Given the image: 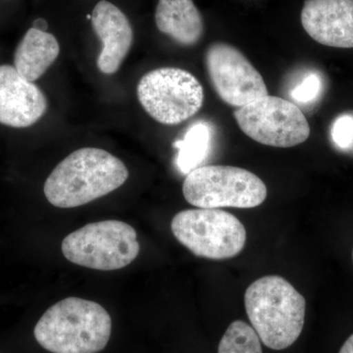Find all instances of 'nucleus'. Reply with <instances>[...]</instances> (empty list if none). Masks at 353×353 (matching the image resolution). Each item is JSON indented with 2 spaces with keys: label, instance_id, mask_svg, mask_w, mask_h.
Here are the masks:
<instances>
[{
  "label": "nucleus",
  "instance_id": "10",
  "mask_svg": "<svg viewBox=\"0 0 353 353\" xmlns=\"http://www.w3.org/2000/svg\"><path fill=\"white\" fill-rule=\"evenodd\" d=\"M41 88L21 75L15 67L0 65V123L12 128L36 124L48 111Z\"/></svg>",
  "mask_w": 353,
  "mask_h": 353
},
{
  "label": "nucleus",
  "instance_id": "16",
  "mask_svg": "<svg viewBox=\"0 0 353 353\" xmlns=\"http://www.w3.org/2000/svg\"><path fill=\"white\" fill-rule=\"evenodd\" d=\"M260 338L248 323L234 321L220 341L218 353H263Z\"/></svg>",
  "mask_w": 353,
  "mask_h": 353
},
{
  "label": "nucleus",
  "instance_id": "1",
  "mask_svg": "<svg viewBox=\"0 0 353 353\" xmlns=\"http://www.w3.org/2000/svg\"><path fill=\"white\" fill-rule=\"evenodd\" d=\"M129 178L126 165L101 148L75 150L44 183V196L55 208H74L105 196Z\"/></svg>",
  "mask_w": 353,
  "mask_h": 353
},
{
  "label": "nucleus",
  "instance_id": "12",
  "mask_svg": "<svg viewBox=\"0 0 353 353\" xmlns=\"http://www.w3.org/2000/svg\"><path fill=\"white\" fill-rule=\"evenodd\" d=\"M92 25L102 43L97 68L105 75L118 72L134 41V32L127 16L111 2L101 0L92 14Z\"/></svg>",
  "mask_w": 353,
  "mask_h": 353
},
{
  "label": "nucleus",
  "instance_id": "13",
  "mask_svg": "<svg viewBox=\"0 0 353 353\" xmlns=\"http://www.w3.org/2000/svg\"><path fill=\"white\" fill-rule=\"evenodd\" d=\"M155 24L181 46H194L204 34L203 18L192 0H159Z\"/></svg>",
  "mask_w": 353,
  "mask_h": 353
},
{
  "label": "nucleus",
  "instance_id": "11",
  "mask_svg": "<svg viewBox=\"0 0 353 353\" xmlns=\"http://www.w3.org/2000/svg\"><path fill=\"white\" fill-rule=\"evenodd\" d=\"M301 20L318 43L353 48V0H305Z\"/></svg>",
  "mask_w": 353,
  "mask_h": 353
},
{
  "label": "nucleus",
  "instance_id": "4",
  "mask_svg": "<svg viewBox=\"0 0 353 353\" xmlns=\"http://www.w3.org/2000/svg\"><path fill=\"white\" fill-rule=\"evenodd\" d=\"M62 253L72 263L94 270L124 268L138 257L139 243L136 230L118 220L90 223L62 241Z\"/></svg>",
  "mask_w": 353,
  "mask_h": 353
},
{
  "label": "nucleus",
  "instance_id": "21",
  "mask_svg": "<svg viewBox=\"0 0 353 353\" xmlns=\"http://www.w3.org/2000/svg\"><path fill=\"white\" fill-rule=\"evenodd\" d=\"M92 14H88V15H87V19L92 20Z\"/></svg>",
  "mask_w": 353,
  "mask_h": 353
},
{
  "label": "nucleus",
  "instance_id": "5",
  "mask_svg": "<svg viewBox=\"0 0 353 353\" xmlns=\"http://www.w3.org/2000/svg\"><path fill=\"white\" fill-rule=\"evenodd\" d=\"M183 194L197 208H253L266 199L267 187L259 176L245 169L205 165L188 174Z\"/></svg>",
  "mask_w": 353,
  "mask_h": 353
},
{
  "label": "nucleus",
  "instance_id": "2",
  "mask_svg": "<svg viewBox=\"0 0 353 353\" xmlns=\"http://www.w3.org/2000/svg\"><path fill=\"white\" fill-rule=\"evenodd\" d=\"M111 328L110 315L101 304L67 297L44 312L34 334L51 353H99L108 345Z\"/></svg>",
  "mask_w": 353,
  "mask_h": 353
},
{
  "label": "nucleus",
  "instance_id": "15",
  "mask_svg": "<svg viewBox=\"0 0 353 353\" xmlns=\"http://www.w3.org/2000/svg\"><path fill=\"white\" fill-rule=\"evenodd\" d=\"M212 139V127L205 121H197L185 132L180 141L174 143L178 150L176 164L183 174L199 167L208 157Z\"/></svg>",
  "mask_w": 353,
  "mask_h": 353
},
{
  "label": "nucleus",
  "instance_id": "6",
  "mask_svg": "<svg viewBox=\"0 0 353 353\" xmlns=\"http://www.w3.org/2000/svg\"><path fill=\"white\" fill-rule=\"evenodd\" d=\"M171 230L179 243L203 259H233L245 245V226L236 216L221 209L180 211L172 219Z\"/></svg>",
  "mask_w": 353,
  "mask_h": 353
},
{
  "label": "nucleus",
  "instance_id": "3",
  "mask_svg": "<svg viewBox=\"0 0 353 353\" xmlns=\"http://www.w3.org/2000/svg\"><path fill=\"white\" fill-rule=\"evenodd\" d=\"M245 305L252 328L271 350L290 347L303 332L305 299L280 276L253 282L246 290Z\"/></svg>",
  "mask_w": 353,
  "mask_h": 353
},
{
  "label": "nucleus",
  "instance_id": "18",
  "mask_svg": "<svg viewBox=\"0 0 353 353\" xmlns=\"http://www.w3.org/2000/svg\"><path fill=\"white\" fill-rule=\"evenodd\" d=\"M322 80L317 74H309L292 90V99L299 103H311L321 94Z\"/></svg>",
  "mask_w": 353,
  "mask_h": 353
},
{
  "label": "nucleus",
  "instance_id": "22",
  "mask_svg": "<svg viewBox=\"0 0 353 353\" xmlns=\"http://www.w3.org/2000/svg\"><path fill=\"white\" fill-rule=\"evenodd\" d=\"M352 257H353V253H352Z\"/></svg>",
  "mask_w": 353,
  "mask_h": 353
},
{
  "label": "nucleus",
  "instance_id": "7",
  "mask_svg": "<svg viewBox=\"0 0 353 353\" xmlns=\"http://www.w3.org/2000/svg\"><path fill=\"white\" fill-rule=\"evenodd\" d=\"M137 94L146 113L160 124L175 126L201 110L204 90L187 70L164 67L146 73L139 80Z\"/></svg>",
  "mask_w": 353,
  "mask_h": 353
},
{
  "label": "nucleus",
  "instance_id": "8",
  "mask_svg": "<svg viewBox=\"0 0 353 353\" xmlns=\"http://www.w3.org/2000/svg\"><path fill=\"white\" fill-rule=\"evenodd\" d=\"M234 116L241 131L261 145L292 148L310 136L308 121L299 106L273 95H265L236 109Z\"/></svg>",
  "mask_w": 353,
  "mask_h": 353
},
{
  "label": "nucleus",
  "instance_id": "20",
  "mask_svg": "<svg viewBox=\"0 0 353 353\" xmlns=\"http://www.w3.org/2000/svg\"><path fill=\"white\" fill-rule=\"evenodd\" d=\"M32 28H34V29L39 30V31L46 32V30H48V22L43 19V18H39V19L34 21V23H32Z\"/></svg>",
  "mask_w": 353,
  "mask_h": 353
},
{
  "label": "nucleus",
  "instance_id": "17",
  "mask_svg": "<svg viewBox=\"0 0 353 353\" xmlns=\"http://www.w3.org/2000/svg\"><path fill=\"white\" fill-rule=\"evenodd\" d=\"M332 141L336 148L343 150L353 148V115L343 114L334 121L331 127Z\"/></svg>",
  "mask_w": 353,
  "mask_h": 353
},
{
  "label": "nucleus",
  "instance_id": "14",
  "mask_svg": "<svg viewBox=\"0 0 353 353\" xmlns=\"http://www.w3.org/2000/svg\"><path fill=\"white\" fill-rule=\"evenodd\" d=\"M59 52V43L53 34L31 28L16 48L14 67L34 83L54 63Z\"/></svg>",
  "mask_w": 353,
  "mask_h": 353
},
{
  "label": "nucleus",
  "instance_id": "9",
  "mask_svg": "<svg viewBox=\"0 0 353 353\" xmlns=\"http://www.w3.org/2000/svg\"><path fill=\"white\" fill-rule=\"evenodd\" d=\"M205 65L216 94L229 105L243 108L268 94L263 77L231 44H210L205 53Z\"/></svg>",
  "mask_w": 353,
  "mask_h": 353
},
{
  "label": "nucleus",
  "instance_id": "19",
  "mask_svg": "<svg viewBox=\"0 0 353 353\" xmlns=\"http://www.w3.org/2000/svg\"><path fill=\"white\" fill-rule=\"evenodd\" d=\"M339 353H353V334L345 341Z\"/></svg>",
  "mask_w": 353,
  "mask_h": 353
}]
</instances>
